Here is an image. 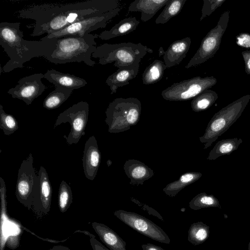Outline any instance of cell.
<instances>
[{
  "label": "cell",
  "instance_id": "1",
  "mask_svg": "<svg viewBox=\"0 0 250 250\" xmlns=\"http://www.w3.org/2000/svg\"><path fill=\"white\" fill-rule=\"evenodd\" d=\"M118 0H89L65 4L43 3L28 6L18 17L34 21L32 37L59 31L83 19L119 8Z\"/></svg>",
  "mask_w": 250,
  "mask_h": 250
},
{
  "label": "cell",
  "instance_id": "2",
  "mask_svg": "<svg viewBox=\"0 0 250 250\" xmlns=\"http://www.w3.org/2000/svg\"><path fill=\"white\" fill-rule=\"evenodd\" d=\"M20 22H1L0 23V45L9 57L3 66V71L9 72L33 58L43 57L49 61L55 49L58 39L44 37L40 41L23 39Z\"/></svg>",
  "mask_w": 250,
  "mask_h": 250
},
{
  "label": "cell",
  "instance_id": "3",
  "mask_svg": "<svg viewBox=\"0 0 250 250\" xmlns=\"http://www.w3.org/2000/svg\"><path fill=\"white\" fill-rule=\"evenodd\" d=\"M98 35L90 33L58 39L56 48L49 61L55 64L83 62L89 66L96 63L91 57L97 48L95 38Z\"/></svg>",
  "mask_w": 250,
  "mask_h": 250
},
{
  "label": "cell",
  "instance_id": "4",
  "mask_svg": "<svg viewBox=\"0 0 250 250\" xmlns=\"http://www.w3.org/2000/svg\"><path fill=\"white\" fill-rule=\"evenodd\" d=\"M153 52L152 49L141 43H105L97 46L92 57L99 58V63L102 65L114 62V66L121 68L140 63L147 53Z\"/></svg>",
  "mask_w": 250,
  "mask_h": 250
},
{
  "label": "cell",
  "instance_id": "5",
  "mask_svg": "<svg viewBox=\"0 0 250 250\" xmlns=\"http://www.w3.org/2000/svg\"><path fill=\"white\" fill-rule=\"evenodd\" d=\"M141 102L136 98H117L110 102L105 111V122L108 131L117 133L129 130L139 121Z\"/></svg>",
  "mask_w": 250,
  "mask_h": 250
},
{
  "label": "cell",
  "instance_id": "6",
  "mask_svg": "<svg viewBox=\"0 0 250 250\" xmlns=\"http://www.w3.org/2000/svg\"><path fill=\"white\" fill-rule=\"evenodd\" d=\"M250 101V94L244 95L216 112L208 124L199 140L204 149L211 146L219 137L239 119Z\"/></svg>",
  "mask_w": 250,
  "mask_h": 250
},
{
  "label": "cell",
  "instance_id": "7",
  "mask_svg": "<svg viewBox=\"0 0 250 250\" xmlns=\"http://www.w3.org/2000/svg\"><path fill=\"white\" fill-rule=\"evenodd\" d=\"M230 11H225L220 16L217 25L202 40L201 44L186 68L198 66L213 57L218 50L222 38L227 28Z\"/></svg>",
  "mask_w": 250,
  "mask_h": 250
},
{
  "label": "cell",
  "instance_id": "8",
  "mask_svg": "<svg viewBox=\"0 0 250 250\" xmlns=\"http://www.w3.org/2000/svg\"><path fill=\"white\" fill-rule=\"evenodd\" d=\"M217 83L213 76H197L174 83L161 93L162 97L170 101H185L194 99Z\"/></svg>",
  "mask_w": 250,
  "mask_h": 250
},
{
  "label": "cell",
  "instance_id": "9",
  "mask_svg": "<svg viewBox=\"0 0 250 250\" xmlns=\"http://www.w3.org/2000/svg\"><path fill=\"white\" fill-rule=\"evenodd\" d=\"M88 114V104L86 102H79L58 115L53 128L62 123L68 122L70 125V131L68 136L64 135L63 137L68 145L76 144L82 136L85 135Z\"/></svg>",
  "mask_w": 250,
  "mask_h": 250
},
{
  "label": "cell",
  "instance_id": "10",
  "mask_svg": "<svg viewBox=\"0 0 250 250\" xmlns=\"http://www.w3.org/2000/svg\"><path fill=\"white\" fill-rule=\"evenodd\" d=\"M33 157L30 153L23 160L18 170L15 195L20 203L32 208L38 173L33 167Z\"/></svg>",
  "mask_w": 250,
  "mask_h": 250
},
{
  "label": "cell",
  "instance_id": "11",
  "mask_svg": "<svg viewBox=\"0 0 250 250\" xmlns=\"http://www.w3.org/2000/svg\"><path fill=\"white\" fill-rule=\"evenodd\" d=\"M114 214L139 233L159 242L170 244V240L167 233L148 219L136 213L121 209L116 210Z\"/></svg>",
  "mask_w": 250,
  "mask_h": 250
},
{
  "label": "cell",
  "instance_id": "12",
  "mask_svg": "<svg viewBox=\"0 0 250 250\" xmlns=\"http://www.w3.org/2000/svg\"><path fill=\"white\" fill-rule=\"evenodd\" d=\"M117 8L104 14L92 16L77 21L57 32L47 35L48 39H59L63 37L78 35L83 36L99 28H105L107 22L119 13Z\"/></svg>",
  "mask_w": 250,
  "mask_h": 250
},
{
  "label": "cell",
  "instance_id": "13",
  "mask_svg": "<svg viewBox=\"0 0 250 250\" xmlns=\"http://www.w3.org/2000/svg\"><path fill=\"white\" fill-rule=\"evenodd\" d=\"M44 74L35 73L21 78L18 84L9 89L7 93L12 98L23 101L27 105L32 102L45 91L46 86L42 82Z\"/></svg>",
  "mask_w": 250,
  "mask_h": 250
},
{
  "label": "cell",
  "instance_id": "14",
  "mask_svg": "<svg viewBox=\"0 0 250 250\" xmlns=\"http://www.w3.org/2000/svg\"><path fill=\"white\" fill-rule=\"evenodd\" d=\"M52 188L45 168L41 166L38 173L32 208L37 213L47 214L51 207Z\"/></svg>",
  "mask_w": 250,
  "mask_h": 250
},
{
  "label": "cell",
  "instance_id": "15",
  "mask_svg": "<svg viewBox=\"0 0 250 250\" xmlns=\"http://www.w3.org/2000/svg\"><path fill=\"white\" fill-rule=\"evenodd\" d=\"M101 161V154L94 136H90L84 144L82 158L83 166L85 177L93 181L98 172Z\"/></svg>",
  "mask_w": 250,
  "mask_h": 250
},
{
  "label": "cell",
  "instance_id": "16",
  "mask_svg": "<svg viewBox=\"0 0 250 250\" xmlns=\"http://www.w3.org/2000/svg\"><path fill=\"white\" fill-rule=\"evenodd\" d=\"M123 168L132 186L143 185L154 175L153 170L143 162L133 159L126 161Z\"/></svg>",
  "mask_w": 250,
  "mask_h": 250
},
{
  "label": "cell",
  "instance_id": "17",
  "mask_svg": "<svg viewBox=\"0 0 250 250\" xmlns=\"http://www.w3.org/2000/svg\"><path fill=\"white\" fill-rule=\"evenodd\" d=\"M44 78L53 83L55 87H62L74 90L84 87L86 81L73 74L62 73L56 70H48L44 74Z\"/></svg>",
  "mask_w": 250,
  "mask_h": 250
},
{
  "label": "cell",
  "instance_id": "18",
  "mask_svg": "<svg viewBox=\"0 0 250 250\" xmlns=\"http://www.w3.org/2000/svg\"><path fill=\"white\" fill-rule=\"evenodd\" d=\"M191 42V39L186 37L175 41L169 45L163 56L164 63L167 68L181 63L187 56Z\"/></svg>",
  "mask_w": 250,
  "mask_h": 250
},
{
  "label": "cell",
  "instance_id": "19",
  "mask_svg": "<svg viewBox=\"0 0 250 250\" xmlns=\"http://www.w3.org/2000/svg\"><path fill=\"white\" fill-rule=\"evenodd\" d=\"M140 63L118 68L109 76L105 83L110 87L111 94L116 93L118 87L129 83V81L135 78L139 72Z\"/></svg>",
  "mask_w": 250,
  "mask_h": 250
},
{
  "label": "cell",
  "instance_id": "20",
  "mask_svg": "<svg viewBox=\"0 0 250 250\" xmlns=\"http://www.w3.org/2000/svg\"><path fill=\"white\" fill-rule=\"evenodd\" d=\"M170 0H135L132 2L128 11L140 12L141 20L146 22L150 20L163 6H165Z\"/></svg>",
  "mask_w": 250,
  "mask_h": 250
},
{
  "label": "cell",
  "instance_id": "21",
  "mask_svg": "<svg viewBox=\"0 0 250 250\" xmlns=\"http://www.w3.org/2000/svg\"><path fill=\"white\" fill-rule=\"evenodd\" d=\"M92 227L100 240L110 250H127L126 243L113 230L105 225L93 222Z\"/></svg>",
  "mask_w": 250,
  "mask_h": 250
},
{
  "label": "cell",
  "instance_id": "22",
  "mask_svg": "<svg viewBox=\"0 0 250 250\" xmlns=\"http://www.w3.org/2000/svg\"><path fill=\"white\" fill-rule=\"evenodd\" d=\"M140 21L136 17H129L122 20L113 26L109 30H105L98 35L103 40L126 35L134 31L139 25Z\"/></svg>",
  "mask_w": 250,
  "mask_h": 250
},
{
  "label": "cell",
  "instance_id": "23",
  "mask_svg": "<svg viewBox=\"0 0 250 250\" xmlns=\"http://www.w3.org/2000/svg\"><path fill=\"white\" fill-rule=\"evenodd\" d=\"M202 174L201 172L190 171L183 173L177 180L167 184L163 191L170 197H175L186 187L199 180Z\"/></svg>",
  "mask_w": 250,
  "mask_h": 250
},
{
  "label": "cell",
  "instance_id": "24",
  "mask_svg": "<svg viewBox=\"0 0 250 250\" xmlns=\"http://www.w3.org/2000/svg\"><path fill=\"white\" fill-rule=\"evenodd\" d=\"M242 142V139L237 138L223 139L217 142L209 152L207 160H214L221 156L230 154L238 148Z\"/></svg>",
  "mask_w": 250,
  "mask_h": 250
},
{
  "label": "cell",
  "instance_id": "25",
  "mask_svg": "<svg viewBox=\"0 0 250 250\" xmlns=\"http://www.w3.org/2000/svg\"><path fill=\"white\" fill-rule=\"evenodd\" d=\"M167 68L163 61L155 60L144 70L142 74L143 83L149 85L159 82L162 79L164 71Z\"/></svg>",
  "mask_w": 250,
  "mask_h": 250
},
{
  "label": "cell",
  "instance_id": "26",
  "mask_svg": "<svg viewBox=\"0 0 250 250\" xmlns=\"http://www.w3.org/2000/svg\"><path fill=\"white\" fill-rule=\"evenodd\" d=\"M56 88L45 98L43 106L48 110L56 109L60 106L70 97L73 90L62 87Z\"/></svg>",
  "mask_w": 250,
  "mask_h": 250
},
{
  "label": "cell",
  "instance_id": "27",
  "mask_svg": "<svg viewBox=\"0 0 250 250\" xmlns=\"http://www.w3.org/2000/svg\"><path fill=\"white\" fill-rule=\"evenodd\" d=\"M216 92L210 89H207L197 96L191 102V107L194 112H198L209 108L217 100Z\"/></svg>",
  "mask_w": 250,
  "mask_h": 250
},
{
  "label": "cell",
  "instance_id": "28",
  "mask_svg": "<svg viewBox=\"0 0 250 250\" xmlns=\"http://www.w3.org/2000/svg\"><path fill=\"white\" fill-rule=\"evenodd\" d=\"M187 0H170L155 20L156 24H165L181 11Z\"/></svg>",
  "mask_w": 250,
  "mask_h": 250
},
{
  "label": "cell",
  "instance_id": "29",
  "mask_svg": "<svg viewBox=\"0 0 250 250\" xmlns=\"http://www.w3.org/2000/svg\"><path fill=\"white\" fill-rule=\"evenodd\" d=\"M209 227L202 222L192 224L188 230V241L194 245L203 243L208 238Z\"/></svg>",
  "mask_w": 250,
  "mask_h": 250
},
{
  "label": "cell",
  "instance_id": "30",
  "mask_svg": "<svg viewBox=\"0 0 250 250\" xmlns=\"http://www.w3.org/2000/svg\"><path fill=\"white\" fill-rule=\"evenodd\" d=\"M189 207L193 210H198L206 208H220V205L218 199L213 195L202 192L191 199L189 203Z\"/></svg>",
  "mask_w": 250,
  "mask_h": 250
},
{
  "label": "cell",
  "instance_id": "31",
  "mask_svg": "<svg viewBox=\"0 0 250 250\" xmlns=\"http://www.w3.org/2000/svg\"><path fill=\"white\" fill-rule=\"evenodd\" d=\"M73 196L70 187L62 180L60 183L58 192V206L61 212H65L72 203Z\"/></svg>",
  "mask_w": 250,
  "mask_h": 250
},
{
  "label": "cell",
  "instance_id": "32",
  "mask_svg": "<svg viewBox=\"0 0 250 250\" xmlns=\"http://www.w3.org/2000/svg\"><path fill=\"white\" fill-rule=\"evenodd\" d=\"M0 128L4 134L10 135L19 128L18 123L12 115L5 113L2 105H0Z\"/></svg>",
  "mask_w": 250,
  "mask_h": 250
},
{
  "label": "cell",
  "instance_id": "33",
  "mask_svg": "<svg viewBox=\"0 0 250 250\" xmlns=\"http://www.w3.org/2000/svg\"><path fill=\"white\" fill-rule=\"evenodd\" d=\"M226 0H203L202 14L200 21L210 16L217 8L220 7Z\"/></svg>",
  "mask_w": 250,
  "mask_h": 250
},
{
  "label": "cell",
  "instance_id": "34",
  "mask_svg": "<svg viewBox=\"0 0 250 250\" xmlns=\"http://www.w3.org/2000/svg\"><path fill=\"white\" fill-rule=\"evenodd\" d=\"M236 43L241 47L250 49V34L240 33L236 37Z\"/></svg>",
  "mask_w": 250,
  "mask_h": 250
},
{
  "label": "cell",
  "instance_id": "35",
  "mask_svg": "<svg viewBox=\"0 0 250 250\" xmlns=\"http://www.w3.org/2000/svg\"><path fill=\"white\" fill-rule=\"evenodd\" d=\"M245 63V72L250 75V49L241 53Z\"/></svg>",
  "mask_w": 250,
  "mask_h": 250
},
{
  "label": "cell",
  "instance_id": "36",
  "mask_svg": "<svg viewBox=\"0 0 250 250\" xmlns=\"http://www.w3.org/2000/svg\"><path fill=\"white\" fill-rule=\"evenodd\" d=\"M90 244L93 250H110L104 246L95 238H90Z\"/></svg>",
  "mask_w": 250,
  "mask_h": 250
},
{
  "label": "cell",
  "instance_id": "37",
  "mask_svg": "<svg viewBox=\"0 0 250 250\" xmlns=\"http://www.w3.org/2000/svg\"><path fill=\"white\" fill-rule=\"evenodd\" d=\"M143 250H165L159 246L151 243L142 245Z\"/></svg>",
  "mask_w": 250,
  "mask_h": 250
},
{
  "label": "cell",
  "instance_id": "38",
  "mask_svg": "<svg viewBox=\"0 0 250 250\" xmlns=\"http://www.w3.org/2000/svg\"><path fill=\"white\" fill-rule=\"evenodd\" d=\"M49 250H70L68 248L63 246H55Z\"/></svg>",
  "mask_w": 250,
  "mask_h": 250
},
{
  "label": "cell",
  "instance_id": "39",
  "mask_svg": "<svg viewBox=\"0 0 250 250\" xmlns=\"http://www.w3.org/2000/svg\"><path fill=\"white\" fill-rule=\"evenodd\" d=\"M78 232H81V233H83L89 236H90V238H95V235H93L92 234L90 233V232H89L87 231L78 230H77V231H75V233Z\"/></svg>",
  "mask_w": 250,
  "mask_h": 250
},
{
  "label": "cell",
  "instance_id": "40",
  "mask_svg": "<svg viewBox=\"0 0 250 250\" xmlns=\"http://www.w3.org/2000/svg\"><path fill=\"white\" fill-rule=\"evenodd\" d=\"M249 250H250V244H249Z\"/></svg>",
  "mask_w": 250,
  "mask_h": 250
}]
</instances>
